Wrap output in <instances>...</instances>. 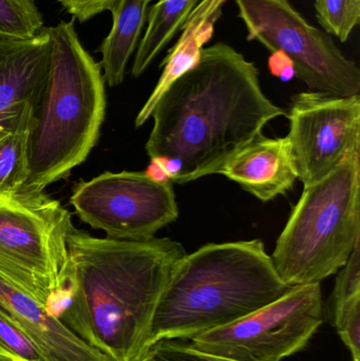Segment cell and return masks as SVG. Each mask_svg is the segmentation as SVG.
<instances>
[{
  "label": "cell",
  "mask_w": 360,
  "mask_h": 361,
  "mask_svg": "<svg viewBox=\"0 0 360 361\" xmlns=\"http://www.w3.org/2000/svg\"><path fill=\"white\" fill-rule=\"evenodd\" d=\"M285 112L264 94L255 63L232 47L203 48L194 68L178 78L154 106L146 143L171 183L216 175L228 158Z\"/></svg>",
  "instance_id": "1"
},
{
  "label": "cell",
  "mask_w": 360,
  "mask_h": 361,
  "mask_svg": "<svg viewBox=\"0 0 360 361\" xmlns=\"http://www.w3.org/2000/svg\"><path fill=\"white\" fill-rule=\"evenodd\" d=\"M67 278L46 305L113 361H139L163 290L186 252L169 238L116 240L72 226Z\"/></svg>",
  "instance_id": "2"
},
{
  "label": "cell",
  "mask_w": 360,
  "mask_h": 361,
  "mask_svg": "<svg viewBox=\"0 0 360 361\" xmlns=\"http://www.w3.org/2000/svg\"><path fill=\"white\" fill-rule=\"evenodd\" d=\"M291 288L277 275L261 240L206 244L173 267L145 351L162 339H190L235 324Z\"/></svg>",
  "instance_id": "3"
},
{
  "label": "cell",
  "mask_w": 360,
  "mask_h": 361,
  "mask_svg": "<svg viewBox=\"0 0 360 361\" xmlns=\"http://www.w3.org/2000/svg\"><path fill=\"white\" fill-rule=\"evenodd\" d=\"M72 18L51 27L52 57L30 129L29 177L21 192L65 180L97 145L105 120L101 63L84 48Z\"/></svg>",
  "instance_id": "4"
},
{
  "label": "cell",
  "mask_w": 360,
  "mask_h": 361,
  "mask_svg": "<svg viewBox=\"0 0 360 361\" xmlns=\"http://www.w3.org/2000/svg\"><path fill=\"white\" fill-rule=\"evenodd\" d=\"M360 243V154L304 187L277 240L273 264L290 288L338 273Z\"/></svg>",
  "instance_id": "5"
},
{
  "label": "cell",
  "mask_w": 360,
  "mask_h": 361,
  "mask_svg": "<svg viewBox=\"0 0 360 361\" xmlns=\"http://www.w3.org/2000/svg\"><path fill=\"white\" fill-rule=\"evenodd\" d=\"M72 214L46 192L0 195V271L44 307L63 288Z\"/></svg>",
  "instance_id": "6"
},
{
  "label": "cell",
  "mask_w": 360,
  "mask_h": 361,
  "mask_svg": "<svg viewBox=\"0 0 360 361\" xmlns=\"http://www.w3.org/2000/svg\"><path fill=\"white\" fill-rule=\"evenodd\" d=\"M247 39L281 51L294 65L295 76L310 91L354 97L360 92V70L325 31L309 23L289 0H235Z\"/></svg>",
  "instance_id": "7"
},
{
  "label": "cell",
  "mask_w": 360,
  "mask_h": 361,
  "mask_svg": "<svg viewBox=\"0 0 360 361\" xmlns=\"http://www.w3.org/2000/svg\"><path fill=\"white\" fill-rule=\"evenodd\" d=\"M323 322L321 283L292 288L247 317L187 339L192 348L236 361H281L302 351Z\"/></svg>",
  "instance_id": "8"
},
{
  "label": "cell",
  "mask_w": 360,
  "mask_h": 361,
  "mask_svg": "<svg viewBox=\"0 0 360 361\" xmlns=\"http://www.w3.org/2000/svg\"><path fill=\"white\" fill-rule=\"evenodd\" d=\"M70 204L82 222L116 240L151 239L179 216L173 183L139 171H107L80 182Z\"/></svg>",
  "instance_id": "9"
},
{
  "label": "cell",
  "mask_w": 360,
  "mask_h": 361,
  "mask_svg": "<svg viewBox=\"0 0 360 361\" xmlns=\"http://www.w3.org/2000/svg\"><path fill=\"white\" fill-rule=\"evenodd\" d=\"M287 118L298 179L310 186L360 154V97L308 91L292 99Z\"/></svg>",
  "instance_id": "10"
},
{
  "label": "cell",
  "mask_w": 360,
  "mask_h": 361,
  "mask_svg": "<svg viewBox=\"0 0 360 361\" xmlns=\"http://www.w3.org/2000/svg\"><path fill=\"white\" fill-rule=\"evenodd\" d=\"M51 27L31 38L0 36V140L31 128L48 80Z\"/></svg>",
  "instance_id": "11"
},
{
  "label": "cell",
  "mask_w": 360,
  "mask_h": 361,
  "mask_svg": "<svg viewBox=\"0 0 360 361\" xmlns=\"http://www.w3.org/2000/svg\"><path fill=\"white\" fill-rule=\"evenodd\" d=\"M0 307L29 335L49 361H113L74 334L1 271Z\"/></svg>",
  "instance_id": "12"
},
{
  "label": "cell",
  "mask_w": 360,
  "mask_h": 361,
  "mask_svg": "<svg viewBox=\"0 0 360 361\" xmlns=\"http://www.w3.org/2000/svg\"><path fill=\"white\" fill-rule=\"evenodd\" d=\"M216 175L238 183L263 202L285 195L298 180L287 137L272 139L263 133L228 158Z\"/></svg>",
  "instance_id": "13"
},
{
  "label": "cell",
  "mask_w": 360,
  "mask_h": 361,
  "mask_svg": "<svg viewBox=\"0 0 360 361\" xmlns=\"http://www.w3.org/2000/svg\"><path fill=\"white\" fill-rule=\"evenodd\" d=\"M225 2L226 0H202L192 11L182 27L179 39L161 63L162 74L135 118L137 128L151 118L154 106L169 87L198 63L204 44L213 37L216 23L223 15Z\"/></svg>",
  "instance_id": "14"
},
{
  "label": "cell",
  "mask_w": 360,
  "mask_h": 361,
  "mask_svg": "<svg viewBox=\"0 0 360 361\" xmlns=\"http://www.w3.org/2000/svg\"><path fill=\"white\" fill-rule=\"evenodd\" d=\"M151 0H118L112 13V27L101 42L99 52L101 54L104 78L110 87L122 84L129 59L139 44L142 31L147 23Z\"/></svg>",
  "instance_id": "15"
},
{
  "label": "cell",
  "mask_w": 360,
  "mask_h": 361,
  "mask_svg": "<svg viewBox=\"0 0 360 361\" xmlns=\"http://www.w3.org/2000/svg\"><path fill=\"white\" fill-rule=\"evenodd\" d=\"M202 0H159L149 8L147 27L139 40L131 74L139 78L152 61L181 32L188 17Z\"/></svg>",
  "instance_id": "16"
},
{
  "label": "cell",
  "mask_w": 360,
  "mask_h": 361,
  "mask_svg": "<svg viewBox=\"0 0 360 361\" xmlns=\"http://www.w3.org/2000/svg\"><path fill=\"white\" fill-rule=\"evenodd\" d=\"M30 129L0 140V195H16L25 187L29 177Z\"/></svg>",
  "instance_id": "17"
},
{
  "label": "cell",
  "mask_w": 360,
  "mask_h": 361,
  "mask_svg": "<svg viewBox=\"0 0 360 361\" xmlns=\"http://www.w3.org/2000/svg\"><path fill=\"white\" fill-rule=\"evenodd\" d=\"M44 23L35 0H0V36L31 38Z\"/></svg>",
  "instance_id": "18"
},
{
  "label": "cell",
  "mask_w": 360,
  "mask_h": 361,
  "mask_svg": "<svg viewBox=\"0 0 360 361\" xmlns=\"http://www.w3.org/2000/svg\"><path fill=\"white\" fill-rule=\"evenodd\" d=\"M316 19L325 33L347 42L360 23V0H315Z\"/></svg>",
  "instance_id": "19"
},
{
  "label": "cell",
  "mask_w": 360,
  "mask_h": 361,
  "mask_svg": "<svg viewBox=\"0 0 360 361\" xmlns=\"http://www.w3.org/2000/svg\"><path fill=\"white\" fill-rule=\"evenodd\" d=\"M0 361H49L21 326L0 307Z\"/></svg>",
  "instance_id": "20"
},
{
  "label": "cell",
  "mask_w": 360,
  "mask_h": 361,
  "mask_svg": "<svg viewBox=\"0 0 360 361\" xmlns=\"http://www.w3.org/2000/svg\"><path fill=\"white\" fill-rule=\"evenodd\" d=\"M328 311L340 338L350 350L353 361H360V294Z\"/></svg>",
  "instance_id": "21"
},
{
  "label": "cell",
  "mask_w": 360,
  "mask_h": 361,
  "mask_svg": "<svg viewBox=\"0 0 360 361\" xmlns=\"http://www.w3.org/2000/svg\"><path fill=\"white\" fill-rule=\"evenodd\" d=\"M139 361H236L194 349L187 339H162L148 348Z\"/></svg>",
  "instance_id": "22"
},
{
  "label": "cell",
  "mask_w": 360,
  "mask_h": 361,
  "mask_svg": "<svg viewBox=\"0 0 360 361\" xmlns=\"http://www.w3.org/2000/svg\"><path fill=\"white\" fill-rule=\"evenodd\" d=\"M118 0H58L63 10L80 23L113 8Z\"/></svg>",
  "instance_id": "23"
},
{
  "label": "cell",
  "mask_w": 360,
  "mask_h": 361,
  "mask_svg": "<svg viewBox=\"0 0 360 361\" xmlns=\"http://www.w3.org/2000/svg\"><path fill=\"white\" fill-rule=\"evenodd\" d=\"M268 69L273 75L280 78L283 82H289L295 76L293 63L281 51L271 53L268 59Z\"/></svg>",
  "instance_id": "24"
}]
</instances>
